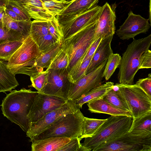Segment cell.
<instances>
[{"mask_svg":"<svg viewBox=\"0 0 151 151\" xmlns=\"http://www.w3.org/2000/svg\"><path fill=\"white\" fill-rule=\"evenodd\" d=\"M41 53L37 44L29 36L11 57L7 62V68L13 74L22 65Z\"/></svg>","mask_w":151,"mask_h":151,"instance_id":"7c38bea8","label":"cell"},{"mask_svg":"<svg viewBox=\"0 0 151 151\" xmlns=\"http://www.w3.org/2000/svg\"><path fill=\"white\" fill-rule=\"evenodd\" d=\"M101 39V37H99L94 40L86 53L82 63L88 58L93 56Z\"/></svg>","mask_w":151,"mask_h":151,"instance_id":"60d3db41","label":"cell"},{"mask_svg":"<svg viewBox=\"0 0 151 151\" xmlns=\"http://www.w3.org/2000/svg\"><path fill=\"white\" fill-rule=\"evenodd\" d=\"M5 11V13L13 20L18 21H25L21 17L10 9L6 8Z\"/></svg>","mask_w":151,"mask_h":151,"instance_id":"7bdbcfd3","label":"cell"},{"mask_svg":"<svg viewBox=\"0 0 151 151\" xmlns=\"http://www.w3.org/2000/svg\"><path fill=\"white\" fill-rule=\"evenodd\" d=\"M114 86L125 99L133 119L151 111V98L136 85L117 83Z\"/></svg>","mask_w":151,"mask_h":151,"instance_id":"8992f818","label":"cell"},{"mask_svg":"<svg viewBox=\"0 0 151 151\" xmlns=\"http://www.w3.org/2000/svg\"><path fill=\"white\" fill-rule=\"evenodd\" d=\"M47 70L48 72L47 82L40 93L67 101L71 84L68 78L67 68Z\"/></svg>","mask_w":151,"mask_h":151,"instance_id":"ba28073f","label":"cell"},{"mask_svg":"<svg viewBox=\"0 0 151 151\" xmlns=\"http://www.w3.org/2000/svg\"><path fill=\"white\" fill-rule=\"evenodd\" d=\"M133 39L123 54L118 67L119 83L133 84L134 76L139 70L143 56L151 45V35L137 40Z\"/></svg>","mask_w":151,"mask_h":151,"instance_id":"3957f363","label":"cell"},{"mask_svg":"<svg viewBox=\"0 0 151 151\" xmlns=\"http://www.w3.org/2000/svg\"><path fill=\"white\" fill-rule=\"evenodd\" d=\"M113 36V35H110L101 39L92 58L86 74L107 60L110 55L113 53L111 45Z\"/></svg>","mask_w":151,"mask_h":151,"instance_id":"2e32d148","label":"cell"},{"mask_svg":"<svg viewBox=\"0 0 151 151\" xmlns=\"http://www.w3.org/2000/svg\"><path fill=\"white\" fill-rule=\"evenodd\" d=\"M20 4L31 19L38 21H48L53 16L40 0H29L26 3Z\"/></svg>","mask_w":151,"mask_h":151,"instance_id":"ffe728a7","label":"cell"},{"mask_svg":"<svg viewBox=\"0 0 151 151\" xmlns=\"http://www.w3.org/2000/svg\"><path fill=\"white\" fill-rule=\"evenodd\" d=\"M115 9L107 3L102 6V9L97 21L94 40L101 39L110 35H114L115 32L114 22L116 19Z\"/></svg>","mask_w":151,"mask_h":151,"instance_id":"9a60e30c","label":"cell"},{"mask_svg":"<svg viewBox=\"0 0 151 151\" xmlns=\"http://www.w3.org/2000/svg\"><path fill=\"white\" fill-rule=\"evenodd\" d=\"M7 62L0 60V92L11 91L19 85L15 75L7 68Z\"/></svg>","mask_w":151,"mask_h":151,"instance_id":"7402d4cb","label":"cell"},{"mask_svg":"<svg viewBox=\"0 0 151 151\" xmlns=\"http://www.w3.org/2000/svg\"><path fill=\"white\" fill-rule=\"evenodd\" d=\"M107 60L75 83H71L68 99L77 100L91 90L102 85L103 72Z\"/></svg>","mask_w":151,"mask_h":151,"instance_id":"9c48e42d","label":"cell"},{"mask_svg":"<svg viewBox=\"0 0 151 151\" xmlns=\"http://www.w3.org/2000/svg\"><path fill=\"white\" fill-rule=\"evenodd\" d=\"M5 7L12 10L25 21L31 20L22 6L14 0H7Z\"/></svg>","mask_w":151,"mask_h":151,"instance_id":"8d00e7d4","label":"cell"},{"mask_svg":"<svg viewBox=\"0 0 151 151\" xmlns=\"http://www.w3.org/2000/svg\"><path fill=\"white\" fill-rule=\"evenodd\" d=\"M151 67V51L148 50L145 53L139 69L143 68H149Z\"/></svg>","mask_w":151,"mask_h":151,"instance_id":"b9f144b4","label":"cell"},{"mask_svg":"<svg viewBox=\"0 0 151 151\" xmlns=\"http://www.w3.org/2000/svg\"><path fill=\"white\" fill-rule=\"evenodd\" d=\"M84 116L80 109L76 112L63 116L48 128L35 136L30 140H37L51 137H60L72 139L81 138Z\"/></svg>","mask_w":151,"mask_h":151,"instance_id":"5b68a950","label":"cell"},{"mask_svg":"<svg viewBox=\"0 0 151 151\" xmlns=\"http://www.w3.org/2000/svg\"><path fill=\"white\" fill-rule=\"evenodd\" d=\"M114 87V83L108 82L91 90L79 99L74 100L76 105L80 109L86 103L102 97L109 91Z\"/></svg>","mask_w":151,"mask_h":151,"instance_id":"603a6c76","label":"cell"},{"mask_svg":"<svg viewBox=\"0 0 151 151\" xmlns=\"http://www.w3.org/2000/svg\"><path fill=\"white\" fill-rule=\"evenodd\" d=\"M7 0H0V6L6 7Z\"/></svg>","mask_w":151,"mask_h":151,"instance_id":"f6af8a7d","label":"cell"},{"mask_svg":"<svg viewBox=\"0 0 151 151\" xmlns=\"http://www.w3.org/2000/svg\"><path fill=\"white\" fill-rule=\"evenodd\" d=\"M81 140L80 138L78 137L71 139L59 151H88L81 143Z\"/></svg>","mask_w":151,"mask_h":151,"instance_id":"74e56055","label":"cell"},{"mask_svg":"<svg viewBox=\"0 0 151 151\" xmlns=\"http://www.w3.org/2000/svg\"><path fill=\"white\" fill-rule=\"evenodd\" d=\"M92 57L88 58L82 63L77 70L70 79L69 81L71 83H75L86 74L87 69Z\"/></svg>","mask_w":151,"mask_h":151,"instance_id":"f35d334b","label":"cell"},{"mask_svg":"<svg viewBox=\"0 0 151 151\" xmlns=\"http://www.w3.org/2000/svg\"><path fill=\"white\" fill-rule=\"evenodd\" d=\"M25 40L19 33L7 29L4 27L2 21H0V44L15 40L24 41Z\"/></svg>","mask_w":151,"mask_h":151,"instance_id":"d6a6232c","label":"cell"},{"mask_svg":"<svg viewBox=\"0 0 151 151\" xmlns=\"http://www.w3.org/2000/svg\"><path fill=\"white\" fill-rule=\"evenodd\" d=\"M4 27L8 30L19 33L24 39L30 36L32 21H16L11 18L5 13L2 20Z\"/></svg>","mask_w":151,"mask_h":151,"instance_id":"44dd1931","label":"cell"},{"mask_svg":"<svg viewBox=\"0 0 151 151\" xmlns=\"http://www.w3.org/2000/svg\"><path fill=\"white\" fill-rule=\"evenodd\" d=\"M66 101L57 96L39 92L27 116L29 126L30 123L37 121L45 114L60 107Z\"/></svg>","mask_w":151,"mask_h":151,"instance_id":"8fae6325","label":"cell"},{"mask_svg":"<svg viewBox=\"0 0 151 151\" xmlns=\"http://www.w3.org/2000/svg\"><path fill=\"white\" fill-rule=\"evenodd\" d=\"M50 34L59 44H62L64 39L62 26L55 17L52 16L47 21Z\"/></svg>","mask_w":151,"mask_h":151,"instance_id":"1f68e13d","label":"cell"},{"mask_svg":"<svg viewBox=\"0 0 151 151\" xmlns=\"http://www.w3.org/2000/svg\"><path fill=\"white\" fill-rule=\"evenodd\" d=\"M6 7L4 6H0V21L2 20L5 13V10Z\"/></svg>","mask_w":151,"mask_h":151,"instance_id":"ee69618b","label":"cell"},{"mask_svg":"<svg viewBox=\"0 0 151 151\" xmlns=\"http://www.w3.org/2000/svg\"><path fill=\"white\" fill-rule=\"evenodd\" d=\"M38 91L22 88L7 94L2 101V114L12 122L19 126L25 132L29 128L27 116Z\"/></svg>","mask_w":151,"mask_h":151,"instance_id":"6da1fadb","label":"cell"},{"mask_svg":"<svg viewBox=\"0 0 151 151\" xmlns=\"http://www.w3.org/2000/svg\"><path fill=\"white\" fill-rule=\"evenodd\" d=\"M128 135L142 138H151V111L135 119Z\"/></svg>","mask_w":151,"mask_h":151,"instance_id":"e0dca14e","label":"cell"},{"mask_svg":"<svg viewBox=\"0 0 151 151\" xmlns=\"http://www.w3.org/2000/svg\"><path fill=\"white\" fill-rule=\"evenodd\" d=\"M70 139L66 137H51L33 140L31 141L32 151H59Z\"/></svg>","mask_w":151,"mask_h":151,"instance_id":"d6986e66","label":"cell"},{"mask_svg":"<svg viewBox=\"0 0 151 151\" xmlns=\"http://www.w3.org/2000/svg\"><path fill=\"white\" fill-rule=\"evenodd\" d=\"M35 42L41 53L49 51L59 44L50 34L40 37Z\"/></svg>","mask_w":151,"mask_h":151,"instance_id":"e575fe53","label":"cell"},{"mask_svg":"<svg viewBox=\"0 0 151 151\" xmlns=\"http://www.w3.org/2000/svg\"><path fill=\"white\" fill-rule=\"evenodd\" d=\"M128 14L124 22L116 31V35L122 40L133 39L140 34L146 33L151 26L149 19L134 14L132 11Z\"/></svg>","mask_w":151,"mask_h":151,"instance_id":"4fadbf2b","label":"cell"},{"mask_svg":"<svg viewBox=\"0 0 151 151\" xmlns=\"http://www.w3.org/2000/svg\"><path fill=\"white\" fill-rule=\"evenodd\" d=\"M20 4H24L27 3L29 0H14Z\"/></svg>","mask_w":151,"mask_h":151,"instance_id":"bcb514c9","label":"cell"},{"mask_svg":"<svg viewBox=\"0 0 151 151\" xmlns=\"http://www.w3.org/2000/svg\"><path fill=\"white\" fill-rule=\"evenodd\" d=\"M121 57L119 54L112 53L108 58L103 73V77L108 80L119 65Z\"/></svg>","mask_w":151,"mask_h":151,"instance_id":"4dcf8cb0","label":"cell"},{"mask_svg":"<svg viewBox=\"0 0 151 151\" xmlns=\"http://www.w3.org/2000/svg\"><path fill=\"white\" fill-rule=\"evenodd\" d=\"M137 86L142 89L151 98V74L149 73L148 77L140 79L136 82Z\"/></svg>","mask_w":151,"mask_h":151,"instance_id":"ab89813d","label":"cell"},{"mask_svg":"<svg viewBox=\"0 0 151 151\" xmlns=\"http://www.w3.org/2000/svg\"><path fill=\"white\" fill-rule=\"evenodd\" d=\"M68 64V56L61 48L52 60L49 68L47 69L58 70L67 68Z\"/></svg>","mask_w":151,"mask_h":151,"instance_id":"836d02e7","label":"cell"},{"mask_svg":"<svg viewBox=\"0 0 151 151\" xmlns=\"http://www.w3.org/2000/svg\"><path fill=\"white\" fill-rule=\"evenodd\" d=\"M151 138H142L127 133L99 146L93 151H151Z\"/></svg>","mask_w":151,"mask_h":151,"instance_id":"52a82bcc","label":"cell"},{"mask_svg":"<svg viewBox=\"0 0 151 151\" xmlns=\"http://www.w3.org/2000/svg\"><path fill=\"white\" fill-rule=\"evenodd\" d=\"M61 44H58L52 49L41 53L34 60V67L39 71H43L44 68L47 69L52 60L61 48Z\"/></svg>","mask_w":151,"mask_h":151,"instance_id":"d4e9b609","label":"cell"},{"mask_svg":"<svg viewBox=\"0 0 151 151\" xmlns=\"http://www.w3.org/2000/svg\"><path fill=\"white\" fill-rule=\"evenodd\" d=\"M66 1L68 2H70L73 1L74 0H66Z\"/></svg>","mask_w":151,"mask_h":151,"instance_id":"7dc6e473","label":"cell"},{"mask_svg":"<svg viewBox=\"0 0 151 151\" xmlns=\"http://www.w3.org/2000/svg\"><path fill=\"white\" fill-rule=\"evenodd\" d=\"M88 110L91 113L105 114L112 116H123L132 117L128 111L117 108L104 100L102 97L87 103Z\"/></svg>","mask_w":151,"mask_h":151,"instance_id":"ac0fdd59","label":"cell"},{"mask_svg":"<svg viewBox=\"0 0 151 151\" xmlns=\"http://www.w3.org/2000/svg\"><path fill=\"white\" fill-rule=\"evenodd\" d=\"M99 0H74L58 15H65L87 11L97 4Z\"/></svg>","mask_w":151,"mask_h":151,"instance_id":"cb8c5ba5","label":"cell"},{"mask_svg":"<svg viewBox=\"0 0 151 151\" xmlns=\"http://www.w3.org/2000/svg\"><path fill=\"white\" fill-rule=\"evenodd\" d=\"M23 42L20 40H15L0 44V60L8 61Z\"/></svg>","mask_w":151,"mask_h":151,"instance_id":"83f0119b","label":"cell"},{"mask_svg":"<svg viewBox=\"0 0 151 151\" xmlns=\"http://www.w3.org/2000/svg\"><path fill=\"white\" fill-rule=\"evenodd\" d=\"M50 34L47 21H32L30 36L35 42L40 37Z\"/></svg>","mask_w":151,"mask_h":151,"instance_id":"f1b7e54d","label":"cell"},{"mask_svg":"<svg viewBox=\"0 0 151 151\" xmlns=\"http://www.w3.org/2000/svg\"><path fill=\"white\" fill-rule=\"evenodd\" d=\"M106 119H98L84 117L81 138L91 137L96 133Z\"/></svg>","mask_w":151,"mask_h":151,"instance_id":"4316f807","label":"cell"},{"mask_svg":"<svg viewBox=\"0 0 151 151\" xmlns=\"http://www.w3.org/2000/svg\"><path fill=\"white\" fill-rule=\"evenodd\" d=\"M102 6L97 4L70 21L60 24L63 29L64 39L97 21Z\"/></svg>","mask_w":151,"mask_h":151,"instance_id":"5bb4252c","label":"cell"},{"mask_svg":"<svg viewBox=\"0 0 151 151\" xmlns=\"http://www.w3.org/2000/svg\"><path fill=\"white\" fill-rule=\"evenodd\" d=\"M44 6L54 17L58 15L72 1L66 0H40Z\"/></svg>","mask_w":151,"mask_h":151,"instance_id":"f546056e","label":"cell"},{"mask_svg":"<svg viewBox=\"0 0 151 151\" xmlns=\"http://www.w3.org/2000/svg\"><path fill=\"white\" fill-rule=\"evenodd\" d=\"M102 98L115 107L130 112L125 99L117 89L115 90L114 88H112L106 93Z\"/></svg>","mask_w":151,"mask_h":151,"instance_id":"484cf974","label":"cell"},{"mask_svg":"<svg viewBox=\"0 0 151 151\" xmlns=\"http://www.w3.org/2000/svg\"><path fill=\"white\" fill-rule=\"evenodd\" d=\"M97 21L63 39L62 41L61 48L68 58L67 69L69 80L81 65L86 53L94 40Z\"/></svg>","mask_w":151,"mask_h":151,"instance_id":"7a4b0ae2","label":"cell"},{"mask_svg":"<svg viewBox=\"0 0 151 151\" xmlns=\"http://www.w3.org/2000/svg\"><path fill=\"white\" fill-rule=\"evenodd\" d=\"M48 70H47L38 72L30 77L32 86L40 92L45 85L47 78Z\"/></svg>","mask_w":151,"mask_h":151,"instance_id":"d590c367","label":"cell"},{"mask_svg":"<svg viewBox=\"0 0 151 151\" xmlns=\"http://www.w3.org/2000/svg\"><path fill=\"white\" fill-rule=\"evenodd\" d=\"M133 118L123 116H111L91 137L85 138L82 146L88 151H93L101 144L127 134L131 126Z\"/></svg>","mask_w":151,"mask_h":151,"instance_id":"277c9868","label":"cell"},{"mask_svg":"<svg viewBox=\"0 0 151 151\" xmlns=\"http://www.w3.org/2000/svg\"><path fill=\"white\" fill-rule=\"evenodd\" d=\"M79 109L74 100L68 99L60 107L47 113L36 122L30 123L29 129L26 133L27 137L31 140L63 116L76 112Z\"/></svg>","mask_w":151,"mask_h":151,"instance_id":"30bf717a","label":"cell"}]
</instances>
